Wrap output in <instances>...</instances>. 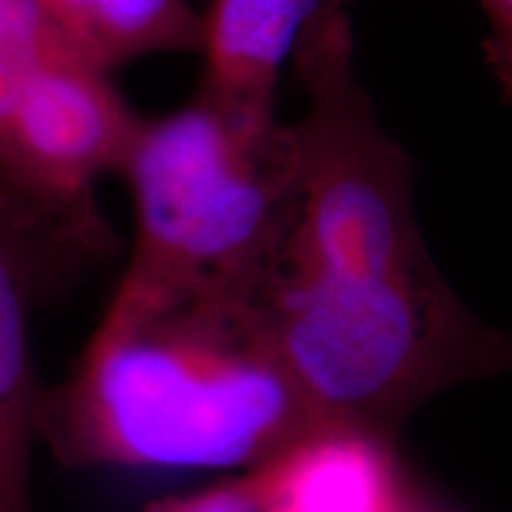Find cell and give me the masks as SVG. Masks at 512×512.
<instances>
[{
  "instance_id": "cell-8",
  "label": "cell",
  "mask_w": 512,
  "mask_h": 512,
  "mask_svg": "<svg viewBox=\"0 0 512 512\" xmlns=\"http://www.w3.org/2000/svg\"><path fill=\"white\" fill-rule=\"evenodd\" d=\"M275 475L278 470L271 460L202 491L164 498L143 512H290L283 484Z\"/></svg>"
},
{
  "instance_id": "cell-6",
  "label": "cell",
  "mask_w": 512,
  "mask_h": 512,
  "mask_svg": "<svg viewBox=\"0 0 512 512\" xmlns=\"http://www.w3.org/2000/svg\"><path fill=\"white\" fill-rule=\"evenodd\" d=\"M325 0H209L197 93L247 117H275V95L299 36Z\"/></svg>"
},
{
  "instance_id": "cell-5",
  "label": "cell",
  "mask_w": 512,
  "mask_h": 512,
  "mask_svg": "<svg viewBox=\"0 0 512 512\" xmlns=\"http://www.w3.org/2000/svg\"><path fill=\"white\" fill-rule=\"evenodd\" d=\"M79 283L0 202V512H36L31 456L38 444V382L31 313Z\"/></svg>"
},
{
  "instance_id": "cell-1",
  "label": "cell",
  "mask_w": 512,
  "mask_h": 512,
  "mask_svg": "<svg viewBox=\"0 0 512 512\" xmlns=\"http://www.w3.org/2000/svg\"><path fill=\"white\" fill-rule=\"evenodd\" d=\"M290 64L302 171L252 309L330 432L394 446L427 401L512 368V339L472 316L422 238L413 164L356 76L349 0H325Z\"/></svg>"
},
{
  "instance_id": "cell-3",
  "label": "cell",
  "mask_w": 512,
  "mask_h": 512,
  "mask_svg": "<svg viewBox=\"0 0 512 512\" xmlns=\"http://www.w3.org/2000/svg\"><path fill=\"white\" fill-rule=\"evenodd\" d=\"M299 171L294 121L247 117L202 93L143 117L119 171L133 247L114 292L252 306L290 226Z\"/></svg>"
},
{
  "instance_id": "cell-7",
  "label": "cell",
  "mask_w": 512,
  "mask_h": 512,
  "mask_svg": "<svg viewBox=\"0 0 512 512\" xmlns=\"http://www.w3.org/2000/svg\"><path fill=\"white\" fill-rule=\"evenodd\" d=\"M72 53L114 74L157 55L195 53L202 12L188 0H34Z\"/></svg>"
},
{
  "instance_id": "cell-9",
  "label": "cell",
  "mask_w": 512,
  "mask_h": 512,
  "mask_svg": "<svg viewBox=\"0 0 512 512\" xmlns=\"http://www.w3.org/2000/svg\"><path fill=\"white\" fill-rule=\"evenodd\" d=\"M0 43L17 57L22 67L69 50L34 0H0Z\"/></svg>"
},
{
  "instance_id": "cell-10",
  "label": "cell",
  "mask_w": 512,
  "mask_h": 512,
  "mask_svg": "<svg viewBox=\"0 0 512 512\" xmlns=\"http://www.w3.org/2000/svg\"><path fill=\"white\" fill-rule=\"evenodd\" d=\"M486 19L484 62L505 102H512V0H475Z\"/></svg>"
},
{
  "instance_id": "cell-11",
  "label": "cell",
  "mask_w": 512,
  "mask_h": 512,
  "mask_svg": "<svg viewBox=\"0 0 512 512\" xmlns=\"http://www.w3.org/2000/svg\"><path fill=\"white\" fill-rule=\"evenodd\" d=\"M19 69H22V64L17 62V57L12 55L3 43H0V152H3L5 138H8V126H10L12 102H15Z\"/></svg>"
},
{
  "instance_id": "cell-2",
  "label": "cell",
  "mask_w": 512,
  "mask_h": 512,
  "mask_svg": "<svg viewBox=\"0 0 512 512\" xmlns=\"http://www.w3.org/2000/svg\"><path fill=\"white\" fill-rule=\"evenodd\" d=\"M330 432L247 302L114 292L43 387L38 444L69 470H254Z\"/></svg>"
},
{
  "instance_id": "cell-4",
  "label": "cell",
  "mask_w": 512,
  "mask_h": 512,
  "mask_svg": "<svg viewBox=\"0 0 512 512\" xmlns=\"http://www.w3.org/2000/svg\"><path fill=\"white\" fill-rule=\"evenodd\" d=\"M140 124L112 74L76 53L19 69L0 202L79 280L117 247L95 188L119 174Z\"/></svg>"
},
{
  "instance_id": "cell-12",
  "label": "cell",
  "mask_w": 512,
  "mask_h": 512,
  "mask_svg": "<svg viewBox=\"0 0 512 512\" xmlns=\"http://www.w3.org/2000/svg\"><path fill=\"white\" fill-rule=\"evenodd\" d=\"M392 512H413V510H411V508H408V505H406V503H403V498H401V503H399V505H396V508H394Z\"/></svg>"
}]
</instances>
